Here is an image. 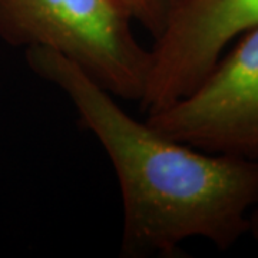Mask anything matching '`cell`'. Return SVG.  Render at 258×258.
Returning <instances> with one entry per match:
<instances>
[{
	"mask_svg": "<svg viewBox=\"0 0 258 258\" xmlns=\"http://www.w3.org/2000/svg\"><path fill=\"white\" fill-rule=\"evenodd\" d=\"M248 234L255 240L258 244V204L254 207V210L249 214V230Z\"/></svg>",
	"mask_w": 258,
	"mask_h": 258,
	"instance_id": "8992f818",
	"label": "cell"
},
{
	"mask_svg": "<svg viewBox=\"0 0 258 258\" xmlns=\"http://www.w3.org/2000/svg\"><path fill=\"white\" fill-rule=\"evenodd\" d=\"M157 3L161 6V9H162V13H164V0H157Z\"/></svg>",
	"mask_w": 258,
	"mask_h": 258,
	"instance_id": "52a82bcc",
	"label": "cell"
},
{
	"mask_svg": "<svg viewBox=\"0 0 258 258\" xmlns=\"http://www.w3.org/2000/svg\"><path fill=\"white\" fill-rule=\"evenodd\" d=\"M145 122L205 152L258 159V25L240 36L192 92Z\"/></svg>",
	"mask_w": 258,
	"mask_h": 258,
	"instance_id": "3957f363",
	"label": "cell"
},
{
	"mask_svg": "<svg viewBox=\"0 0 258 258\" xmlns=\"http://www.w3.org/2000/svg\"><path fill=\"white\" fill-rule=\"evenodd\" d=\"M120 0H0V39L13 47H46L81 66L115 98L138 102L149 49Z\"/></svg>",
	"mask_w": 258,
	"mask_h": 258,
	"instance_id": "7a4b0ae2",
	"label": "cell"
},
{
	"mask_svg": "<svg viewBox=\"0 0 258 258\" xmlns=\"http://www.w3.org/2000/svg\"><path fill=\"white\" fill-rule=\"evenodd\" d=\"M26 62L68 96L111 159L123 204L122 257H176L191 238L225 251L248 234L258 159L205 152L158 132L55 50L26 49Z\"/></svg>",
	"mask_w": 258,
	"mask_h": 258,
	"instance_id": "6da1fadb",
	"label": "cell"
},
{
	"mask_svg": "<svg viewBox=\"0 0 258 258\" xmlns=\"http://www.w3.org/2000/svg\"><path fill=\"white\" fill-rule=\"evenodd\" d=\"M131 12L134 19L148 29L155 37L162 28L164 13L157 0H120Z\"/></svg>",
	"mask_w": 258,
	"mask_h": 258,
	"instance_id": "5b68a950",
	"label": "cell"
},
{
	"mask_svg": "<svg viewBox=\"0 0 258 258\" xmlns=\"http://www.w3.org/2000/svg\"><path fill=\"white\" fill-rule=\"evenodd\" d=\"M257 25L258 0H164L139 109L151 115L192 92L230 43Z\"/></svg>",
	"mask_w": 258,
	"mask_h": 258,
	"instance_id": "277c9868",
	"label": "cell"
}]
</instances>
